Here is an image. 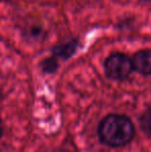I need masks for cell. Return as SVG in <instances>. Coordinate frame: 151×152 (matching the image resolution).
Masks as SVG:
<instances>
[{
    "instance_id": "7a4b0ae2",
    "label": "cell",
    "mask_w": 151,
    "mask_h": 152,
    "mask_svg": "<svg viewBox=\"0 0 151 152\" xmlns=\"http://www.w3.org/2000/svg\"><path fill=\"white\" fill-rule=\"evenodd\" d=\"M104 68L106 76L113 81H124L133 70L131 58L120 52L109 55L105 60Z\"/></svg>"
},
{
    "instance_id": "8992f818",
    "label": "cell",
    "mask_w": 151,
    "mask_h": 152,
    "mask_svg": "<svg viewBox=\"0 0 151 152\" xmlns=\"http://www.w3.org/2000/svg\"><path fill=\"white\" fill-rule=\"evenodd\" d=\"M140 124H141L143 132L147 136L151 137V107L143 113L141 119H140Z\"/></svg>"
},
{
    "instance_id": "3957f363",
    "label": "cell",
    "mask_w": 151,
    "mask_h": 152,
    "mask_svg": "<svg viewBox=\"0 0 151 152\" xmlns=\"http://www.w3.org/2000/svg\"><path fill=\"white\" fill-rule=\"evenodd\" d=\"M133 70L143 76L151 75V49H142L133 54Z\"/></svg>"
},
{
    "instance_id": "6da1fadb",
    "label": "cell",
    "mask_w": 151,
    "mask_h": 152,
    "mask_svg": "<svg viewBox=\"0 0 151 152\" xmlns=\"http://www.w3.org/2000/svg\"><path fill=\"white\" fill-rule=\"evenodd\" d=\"M133 136L135 127L133 122L124 115H108L98 125L99 140L108 146H124L133 140Z\"/></svg>"
},
{
    "instance_id": "52a82bcc",
    "label": "cell",
    "mask_w": 151,
    "mask_h": 152,
    "mask_svg": "<svg viewBox=\"0 0 151 152\" xmlns=\"http://www.w3.org/2000/svg\"><path fill=\"white\" fill-rule=\"evenodd\" d=\"M144 1H151V0H144Z\"/></svg>"
},
{
    "instance_id": "277c9868",
    "label": "cell",
    "mask_w": 151,
    "mask_h": 152,
    "mask_svg": "<svg viewBox=\"0 0 151 152\" xmlns=\"http://www.w3.org/2000/svg\"><path fill=\"white\" fill-rule=\"evenodd\" d=\"M78 45L79 42L77 39H69L66 42L53 46V48L51 49V52H52L53 56H55L57 59L67 60L75 55L77 49H78Z\"/></svg>"
},
{
    "instance_id": "5b68a950",
    "label": "cell",
    "mask_w": 151,
    "mask_h": 152,
    "mask_svg": "<svg viewBox=\"0 0 151 152\" xmlns=\"http://www.w3.org/2000/svg\"><path fill=\"white\" fill-rule=\"evenodd\" d=\"M40 67H42V72H46V74H53L59 67L58 59L53 55L50 57H46L40 62Z\"/></svg>"
}]
</instances>
